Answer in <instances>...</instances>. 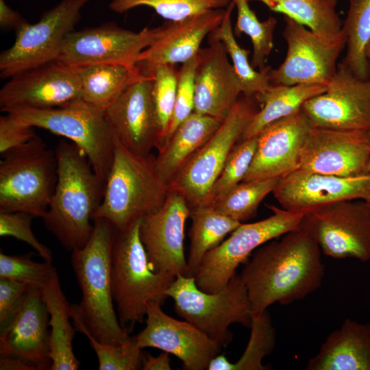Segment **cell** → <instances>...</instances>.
Masks as SVG:
<instances>
[{
  "label": "cell",
  "instance_id": "obj_1",
  "mask_svg": "<svg viewBox=\"0 0 370 370\" xmlns=\"http://www.w3.org/2000/svg\"><path fill=\"white\" fill-rule=\"evenodd\" d=\"M321 251L299 226L258 247L240 276L247 290L251 314L272 304L301 300L322 284Z\"/></svg>",
  "mask_w": 370,
  "mask_h": 370
},
{
  "label": "cell",
  "instance_id": "obj_2",
  "mask_svg": "<svg viewBox=\"0 0 370 370\" xmlns=\"http://www.w3.org/2000/svg\"><path fill=\"white\" fill-rule=\"evenodd\" d=\"M92 234L82 248L71 251V265L82 291L79 305L71 306L77 331L83 329L98 341L121 345L131 336L120 324L111 287V251L114 228L106 219H92Z\"/></svg>",
  "mask_w": 370,
  "mask_h": 370
},
{
  "label": "cell",
  "instance_id": "obj_3",
  "mask_svg": "<svg viewBox=\"0 0 370 370\" xmlns=\"http://www.w3.org/2000/svg\"><path fill=\"white\" fill-rule=\"evenodd\" d=\"M54 150L57 182L42 219L61 245L72 251L84 247L92 234L91 221L101 202L106 180L73 143L62 140Z\"/></svg>",
  "mask_w": 370,
  "mask_h": 370
},
{
  "label": "cell",
  "instance_id": "obj_4",
  "mask_svg": "<svg viewBox=\"0 0 370 370\" xmlns=\"http://www.w3.org/2000/svg\"><path fill=\"white\" fill-rule=\"evenodd\" d=\"M139 219L123 230L114 229L111 251V287L121 325L130 334L145 319L147 304L162 305L175 277L157 271L140 236Z\"/></svg>",
  "mask_w": 370,
  "mask_h": 370
},
{
  "label": "cell",
  "instance_id": "obj_5",
  "mask_svg": "<svg viewBox=\"0 0 370 370\" xmlns=\"http://www.w3.org/2000/svg\"><path fill=\"white\" fill-rule=\"evenodd\" d=\"M154 159L152 154L132 152L115 136L103 198L92 219H106L121 231L160 209L169 189L157 173Z\"/></svg>",
  "mask_w": 370,
  "mask_h": 370
},
{
  "label": "cell",
  "instance_id": "obj_6",
  "mask_svg": "<svg viewBox=\"0 0 370 370\" xmlns=\"http://www.w3.org/2000/svg\"><path fill=\"white\" fill-rule=\"evenodd\" d=\"M0 161V212H23L42 218L57 178L55 150L35 135L2 154Z\"/></svg>",
  "mask_w": 370,
  "mask_h": 370
},
{
  "label": "cell",
  "instance_id": "obj_7",
  "mask_svg": "<svg viewBox=\"0 0 370 370\" xmlns=\"http://www.w3.org/2000/svg\"><path fill=\"white\" fill-rule=\"evenodd\" d=\"M166 295L173 299L177 315L222 347L233 340L230 325H250L249 302L240 275L236 274L223 288L215 293L201 290L193 277L180 275L175 277Z\"/></svg>",
  "mask_w": 370,
  "mask_h": 370
},
{
  "label": "cell",
  "instance_id": "obj_8",
  "mask_svg": "<svg viewBox=\"0 0 370 370\" xmlns=\"http://www.w3.org/2000/svg\"><path fill=\"white\" fill-rule=\"evenodd\" d=\"M6 114L22 124L44 129L71 141L106 180L113 158L115 136L103 111L80 99L61 107L18 108Z\"/></svg>",
  "mask_w": 370,
  "mask_h": 370
},
{
  "label": "cell",
  "instance_id": "obj_9",
  "mask_svg": "<svg viewBox=\"0 0 370 370\" xmlns=\"http://www.w3.org/2000/svg\"><path fill=\"white\" fill-rule=\"evenodd\" d=\"M254 97L243 95L210 138L168 184L191 207L209 206L213 185L234 146L259 110Z\"/></svg>",
  "mask_w": 370,
  "mask_h": 370
},
{
  "label": "cell",
  "instance_id": "obj_10",
  "mask_svg": "<svg viewBox=\"0 0 370 370\" xmlns=\"http://www.w3.org/2000/svg\"><path fill=\"white\" fill-rule=\"evenodd\" d=\"M270 217L249 223H241L220 245L208 251L194 276L197 286L208 293L223 288L236 275L241 264L245 263L258 247L297 228L304 214L267 206Z\"/></svg>",
  "mask_w": 370,
  "mask_h": 370
},
{
  "label": "cell",
  "instance_id": "obj_11",
  "mask_svg": "<svg viewBox=\"0 0 370 370\" xmlns=\"http://www.w3.org/2000/svg\"><path fill=\"white\" fill-rule=\"evenodd\" d=\"M92 0H61L43 12L36 23L26 21L14 44L0 55L3 79L56 60L60 47L81 19L82 9Z\"/></svg>",
  "mask_w": 370,
  "mask_h": 370
},
{
  "label": "cell",
  "instance_id": "obj_12",
  "mask_svg": "<svg viewBox=\"0 0 370 370\" xmlns=\"http://www.w3.org/2000/svg\"><path fill=\"white\" fill-rule=\"evenodd\" d=\"M299 227L325 256L370 261V205L346 200L322 206L304 214Z\"/></svg>",
  "mask_w": 370,
  "mask_h": 370
},
{
  "label": "cell",
  "instance_id": "obj_13",
  "mask_svg": "<svg viewBox=\"0 0 370 370\" xmlns=\"http://www.w3.org/2000/svg\"><path fill=\"white\" fill-rule=\"evenodd\" d=\"M284 19L283 37L287 53L278 68L271 69V84L327 86L336 73L338 58L346 47L343 29L334 36H322L287 16Z\"/></svg>",
  "mask_w": 370,
  "mask_h": 370
},
{
  "label": "cell",
  "instance_id": "obj_14",
  "mask_svg": "<svg viewBox=\"0 0 370 370\" xmlns=\"http://www.w3.org/2000/svg\"><path fill=\"white\" fill-rule=\"evenodd\" d=\"M160 32V26L135 32L113 22L74 30L62 41L56 59L72 66L108 64L134 67L141 53Z\"/></svg>",
  "mask_w": 370,
  "mask_h": 370
},
{
  "label": "cell",
  "instance_id": "obj_15",
  "mask_svg": "<svg viewBox=\"0 0 370 370\" xmlns=\"http://www.w3.org/2000/svg\"><path fill=\"white\" fill-rule=\"evenodd\" d=\"M82 99L75 66L57 59L10 78L0 90L2 112L61 107Z\"/></svg>",
  "mask_w": 370,
  "mask_h": 370
},
{
  "label": "cell",
  "instance_id": "obj_16",
  "mask_svg": "<svg viewBox=\"0 0 370 370\" xmlns=\"http://www.w3.org/2000/svg\"><path fill=\"white\" fill-rule=\"evenodd\" d=\"M370 130L314 126L301 151L297 169L327 175L369 173Z\"/></svg>",
  "mask_w": 370,
  "mask_h": 370
},
{
  "label": "cell",
  "instance_id": "obj_17",
  "mask_svg": "<svg viewBox=\"0 0 370 370\" xmlns=\"http://www.w3.org/2000/svg\"><path fill=\"white\" fill-rule=\"evenodd\" d=\"M301 110L315 126L370 130V79L358 77L341 62L325 91L306 101Z\"/></svg>",
  "mask_w": 370,
  "mask_h": 370
},
{
  "label": "cell",
  "instance_id": "obj_18",
  "mask_svg": "<svg viewBox=\"0 0 370 370\" xmlns=\"http://www.w3.org/2000/svg\"><path fill=\"white\" fill-rule=\"evenodd\" d=\"M162 304H147L145 328L136 336L140 349L154 347L173 354L185 370L207 369L222 347L190 323L166 314Z\"/></svg>",
  "mask_w": 370,
  "mask_h": 370
},
{
  "label": "cell",
  "instance_id": "obj_19",
  "mask_svg": "<svg viewBox=\"0 0 370 370\" xmlns=\"http://www.w3.org/2000/svg\"><path fill=\"white\" fill-rule=\"evenodd\" d=\"M273 193L282 208L304 214L346 200H362L370 205V173L339 176L297 169L281 177Z\"/></svg>",
  "mask_w": 370,
  "mask_h": 370
},
{
  "label": "cell",
  "instance_id": "obj_20",
  "mask_svg": "<svg viewBox=\"0 0 370 370\" xmlns=\"http://www.w3.org/2000/svg\"><path fill=\"white\" fill-rule=\"evenodd\" d=\"M153 77L145 73L104 111L114 134L132 152L148 156L158 149L160 129L152 95Z\"/></svg>",
  "mask_w": 370,
  "mask_h": 370
},
{
  "label": "cell",
  "instance_id": "obj_21",
  "mask_svg": "<svg viewBox=\"0 0 370 370\" xmlns=\"http://www.w3.org/2000/svg\"><path fill=\"white\" fill-rule=\"evenodd\" d=\"M190 208L180 194L169 191L163 206L141 219L140 236L149 262L158 271L186 275L184 230Z\"/></svg>",
  "mask_w": 370,
  "mask_h": 370
},
{
  "label": "cell",
  "instance_id": "obj_22",
  "mask_svg": "<svg viewBox=\"0 0 370 370\" xmlns=\"http://www.w3.org/2000/svg\"><path fill=\"white\" fill-rule=\"evenodd\" d=\"M314 126L300 109L264 127L243 182L281 178L297 170L305 140Z\"/></svg>",
  "mask_w": 370,
  "mask_h": 370
},
{
  "label": "cell",
  "instance_id": "obj_23",
  "mask_svg": "<svg viewBox=\"0 0 370 370\" xmlns=\"http://www.w3.org/2000/svg\"><path fill=\"white\" fill-rule=\"evenodd\" d=\"M241 95V84L224 45L208 37V47L197 53L194 112L223 121Z\"/></svg>",
  "mask_w": 370,
  "mask_h": 370
},
{
  "label": "cell",
  "instance_id": "obj_24",
  "mask_svg": "<svg viewBox=\"0 0 370 370\" xmlns=\"http://www.w3.org/2000/svg\"><path fill=\"white\" fill-rule=\"evenodd\" d=\"M49 320L41 288L32 286L11 324L0 334V356L29 360L38 370L50 369Z\"/></svg>",
  "mask_w": 370,
  "mask_h": 370
},
{
  "label": "cell",
  "instance_id": "obj_25",
  "mask_svg": "<svg viewBox=\"0 0 370 370\" xmlns=\"http://www.w3.org/2000/svg\"><path fill=\"white\" fill-rule=\"evenodd\" d=\"M225 9L204 12L180 21H165L160 26L159 37L141 53L137 66L148 73L160 64L188 61L197 54L205 37L221 23Z\"/></svg>",
  "mask_w": 370,
  "mask_h": 370
},
{
  "label": "cell",
  "instance_id": "obj_26",
  "mask_svg": "<svg viewBox=\"0 0 370 370\" xmlns=\"http://www.w3.org/2000/svg\"><path fill=\"white\" fill-rule=\"evenodd\" d=\"M306 369L370 370V323L346 319L328 336Z\"/></svg>",
  "mask_w": 370,
  "mask_h": 370
},
{
  "label": "cell",
  "instance_id": "obj_27",
  "mask_svg": "<svg viewBox=\"0 0 370 370\" xmlns=\"http://www.w3.org/2000/svg\"><path fill=\"white\" fill-rule=\"evenodd\" d=\"M222 121L193 112L158 150L155 167L167 186L217 131Z\"/></svg>",
  "mask_w": 370,
  "mask_h": 370
},
{
  "label": "cell",
  "instance_id": "obj_28",
  "mask_svg": "<svg viewBox=\"0 0 370 370\" xmlns=\"http://www.w3.org/2000/svg\"><path fill=\"white\" fill-rule=\"evenodd\" d=\"M49 316L51 370H76L79 361L73 349L75 328L70 322L71 306L54 269L41 287Z\"/></svg>",
  "mask_w": 370,
  "mask_h": 370
},
{
  "label": "cell",
  "instance_id": "obj_29",
  "mask_svg": "<svg viewBox=\"0 0 370 370\" xmlns=\"http://www.w3.org/2000/svg\"><path fill=\"white\" fill-rule=\"evenodd\" d=\"M326 88L318 84H271L254 96L260 109L240 140L256 136L269 124L299 110L306 101L324 92Z\"/></svg>",
  "mask_w": 370,
  "mask_h": 370
},
{
  "label": "cell",
  "instance_id": "obj_30",
  "mask_svg": "<svg viewBox=\"0 0 370 370\" xmlns=\"http://www.w3.org/2000/svg\"><path fill=\"white\" fill-rule=\"evenodd\" d=\"M75 67L82 100L103 112L144 74L138 66L97 64Z\"/></svg>",
  "mask_w": 370,
  "mask_h": 370
},
{
  "label": "cell",
  "instance_id": "obj_31",
  "mask_svg": "<svg viewBox=\"0 0 370 370\" xmlns=\"http://www.w3.org/2000/svg\"><path fill=\"white\" fill-rule=\"evenodd\" d=\"M192 225L186 276H195L204 256L220 245L241 223L216 210L212 206L190 208Z\"/></svg>",
  "mask_w": 370,
  "mask_h": 370
},
{
  "label": "cell",
  "instance_id": "obj_32",
  "mask_svg": "<svg viewBox=\"0 0 370 370\" xmlns=\"http://www.w3.org/2000/svg\"><path fill=\"white\" fill-rule=\"evenodd\" d=\"M258 1L311 31L326 36L340 33L343 22L336 12L338 0H249Z\"/></svg>",
  "mask_w": 370,
  "mask_h": 370
},
{
  "label": "cell",
  "instance_id": "obj_33",
  "mask_svg": "<svg viewBox=\"0 0 370 370\" xmlns=\"http://www.w3.org/2000/svg\"><path fill=\"white\" fill-rule=\"evenodd\" d=\"M234 8V3L232 1L225 9L221 23L208 37L220 40L224 45L240 82L242 95L254 97L271 84L269 79L271 68L266 65L260 70H256L249 61V51L242 48L237 42L232 24V14Z\"/></svg>",
  "mask_w": 370,
  "mask_h": 370
},
{
  "label": "cell",
  "instance_id": "obj_34",
  "mask_svg": "<svg viewBox=\"0 0 370 370\" xmlns=\"http://www.w3.org/2000/svg\"><path fill=\"white\" fill-rule=\"evenodd\" d=\"M342 29L347 52L343 62L358 77L370 79V62L365 48L370 39V0H349V9Z\"/></svg>",
  "mask_w": 370,
  "mask_h": 370
},
{
  "label": "cell",
  "instance_id": "obj_35",
  "mask_svg": "<svg viewBox=\"0 0 370 370\" xmlns=\"http://www.w3.org/2000/svg\"><path fill=\"white\" fill-rule=\"evenodd\" d=\"M280 179L241 182L211 206L220 213L243 223L256 215L259 205L273 193Z\"/></svg>",
  "mask_w": 370,
  "mask_h": 370
},
{
  "label": "cell",
  "instance_id": "obj_36",
  "mask_svg": "<svg viewBox=\"0 0 370 370\" xmlns=\"http://www.w3.org/2000/svg\"><path fill=\"white\" fill-rule=\"evenodd\" d=\"M237 10L234 27L235 36L242 34L248 36L251 41L253 53L251 64L258 70L264 68L266 61L273 48V34L277 25L276 19L270 16L260 21L249 6L248 0H232Z\"/></svg>",
  "mask_w": 370,
  "mask_h": 370
},
{
  "label": "cell",
  "instance_id": "obj_37",
  "mask_svg": "<svg viewBox=\"0 0 370 370\" xmlns=\"http://www.w3.org/2000/svg\"><path fill=\"white\" fill-rule=\"evenodd\" d=\"M232 0H112L111 11L123 14L140 6L153 9L166 21H180L204 12L225 9Z\"/></svg>",
  "mask_w": 370,
  "mask_h": 370
},
{
  "label": "cell",
  "instance_id": "obj_38",
  "mask_svg": "<svg viewBox=\"0 0 370 370\" xmlns=\"http://www.w3.org/2000/svg\"><path fill=\"white\" fill-rule=\"evenodd\" d=\"M251 333L247 347L235 362L230 363L229 370H265L263 358L270 354L275 343V330L267 310L251 314Z\"/></svg>",
  "mask_w": 370,
  "mask_h": 370
},
{
  "label": "cell",
  "instance_id": "obj_39",
  "mask_svg": "<svg viewBox=\"0 0 370 370\" xmlns=\"http://www.w3.org/2000/svg\"><path fill=\"white\" fill-rule=\"evenodd\" d=\"M175 65L160 64L147 73L153 77L152 95L160 129L158 150L165 138L175 107L177 84Z\"/></svg>",
  "mask_w": 370,
  "mask_h": 370
},
{
  "label": "cell",
  "instance_id": "obj_40",
  "mask_svg": "<svg viewBox=\"0 0 370 370\" xmlns=\"http://www.w3.org/2000/svg\"><path fill=\"white\" fill-rule=\"evenodd\" d=\"M257 137L240 140L229 153L211 190L209 206L243 182L253 160Z\"/></svg>",
  "mask_w": 370,
  "mask_h": 370
},
{
  "label": "cell",
  "instance_id": "obj_41",
  "mask_svg": "<svg viewBox=\"0 0 370 370\" xmlns=\"http://www.w3.org/2000/svg\"><path fill=\"white\" fill-rule=\"evenodd\" d=\"M78 331L89 340L97 354L99 370L142 369L144 353L138 346L135 336H131L123 345H114L98 341L83 329Z\"/></svg>",
  "mask_w": 370,
  "mask_h": 370
},
{
  "label": "cell",
  "instance_id": "obj_42",
  "mask_svg": "<svg viewBox=\"0 0 370 370\" xmlns=\"http://www.w3.org/2000/svg\"><path fill=\"white\" fill-rule=\"evenodd\" d=\"M54 269L51 263L34 262L29 256L0 253V278L41 288Z\"/></svg>",
  "mask_w": 370,
  "mask_h": 370
},
{
  "label": "cell",
  "instance_id": "obj_43",
  "mask_svg": "<svg viewBox=\"0 0 370 370\" xmlns=\"http://www.w3.org/2000/svg\"><path fill=\"white\" fill-rule=\"evenodd\" d=\"M197 65V54L183 63L177 73L175 107L162 145L171 136L175 129L194 112L195 77Z\"/></svg>",
  "mask_w": 370,
  "mask_h": 370
},
{
  "label": "cell",
  "instance_id": "obj_44",
  "mask_svg": "<svg viewBox=\"0 0 370 370\" xmlns=\"http://www.w3.org/2000/svg\"><path fill=\"white\" fill-rule=\"evenodd\" d=\"M35 217L23 212H0V236H12L32 247L45 262L52 263L51 251L40 243L32 229V221Z\"/></svg>",
  "mask_w": 370,
  "mask_h": 370
},
{
  "label": "cell",
  "instance_id": "obj_45",
  "mask_svg": "<svg viewBox=\"0 0 370 370\" xmlns=\"http://www.w3.org/2000/svg\"><path fill=\"white\" fill-rule=\"evenodd\" d=\"M32 286L0 278V334L11 324Z\"/></svg>",
  "mask_w": 370,
  "mask_h": 370
},
{
  "label": "cell",
  "instance_id": "obj_46",
  "mask_svg": "<svg viewBox=\"0 0 370 370\" xmlns=\"http://www.w3.org/2000/svg\"><path fill=\"white\" fill-rule=\"evenodd\" d=\"M35 135L34 127L19 123L8 114L1 116V154L24 145Z\"/></svg>",
  "mask_w": 370,
  "mask_h": 370
},
{
  "label": "cell",
  "instance_id": "obj_47",
  "mask_svg": "<svg viewBox=\"0 0 370 370\" xmlns=\"http://www.w3.org/2000/svg\"><path fill=\"white\" fill-rule=\"evenodd\" d=\"M26 21L21 14L8 5L5 0H0V26L2 29L17 31Z\"/></svg>",
  "mask_w": 370,
  "mask_h": 370
},
{
  "label": "cell",
  "instance_id": "obj_48",
  "mask_svg": "<svg viewBox=\"0 0 370 370\" xmlns=\"http://www.w3.org/2000/svg\"><path fill=\"white\" fill-rule=\"evenodd\" d=\"M142 369L171 370V366L169 354L162 352L158 356H153L149 354H144Z\"/></svg>",
  "mask_w": 370,
  "mask_h": 370
},
{
  "label": "cell",
  "instance_id": "obj_49",
  "mask_svg": "<svg viewBox=\"0 0 370 370\" xmlns=\"http://www.w3.org/2000/svg\"><path fill=\"white\" fill-rule=\"evenodd\" d=\"M1 370H38L32 362L13 356H0Z\"/></svg>",
  "mask_w": 370,
  "mask_h": 370
},
{
  "label": "cell",
  "instance_id": "obj_50",
  "mask_svg": "<svg viewBox=\"0 0 370 370\" xmlns=\"http://www.w3.org/2000/svg\"><path fill=\"white\" fill-rule=\"evenodd\" d=\"M231 362L223 355L219 354L209 362L208 370H229Z\"/></svg>",
  "mask_w": 370,
  "mask_h": 370
},
{
  "label": "cell",
  "instance_id": "obj_51",
  "mask_svg": "<svg viewBox=\"0 0 370 370\" xmlns=\"http://www.w3.org/2000/svg\"><path fill=\"white\" fill-rule=\"evenodd\" d=\"M364 53H365V57L368 60H370V39L365 46Z\"/></svg>",
  "mask_w": 370,
  "mask_h": 370
},
{
  "label": "cell",
  "instance_id": "obj_52",
  "mask_svg": "<svg viewBox=\"0 0 370 370\" xmlns=\"http://www.w3.org/2000/svg\"><path fill=\"white\" fill-rule=\"evenodd\" d=\"M369 172H370V165H369Z\"/></svg>",
  "mask_w": 370,
  "mask_h": 370
},
{
  "label": "cell",
  "instance_id": "obj_53",
  "mask_svg": "<svg viewBox=\"0 0 370 370\" xmlns=\"http://www.w3.org/2000/svg\"><path fill=\"white\" fill-rule=\"evenodd\" d=\"M248 1H249V0H248Z\"/></svg>",
  "mask_w": 370,
  "mask_h": 370
}]
</instances>
